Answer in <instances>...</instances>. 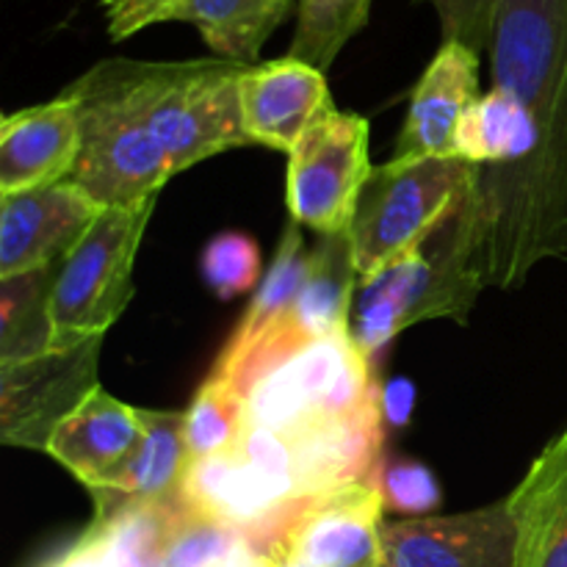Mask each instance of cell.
I'll return each mask as SVG.
<instances>
[{
  "mask_svg": "<svg viewBox=\"0 0 567 567\" xmlns=\"http://www.w3.org/2000/svg\"><path fill=\"white\" fill-rule=\"evenodd\" d=\"M493 86L513 94L540 150L513 181L476 183L487 286H524L543 260H567V0H502L491 39Z\"/></svg>",
  "mask_w": 567,
  "mask_h": 567,
  "instance_id": "cell-1",
  "label": "cell"
},
{
  "mask_svg": "<svg viewBox=\"0 0 567 567\" xmlns=\"http://www.w3.org/2000/svg\"><path fill=\"white\" fill-rule=\"evenodd\" d=\"M487 288L482 233L471 197L421 247L358 282L349 316L354 347L374 360L408 327L426 319H468Z\"/></svg>",
  "mask_w": 567,
  "mask_h": 567,
  "instance_id": "cell-2",
  "label": "cell"
},
{
  "mask_svg": "<svg viewBox=\"0 0 567 567\" xmlns=\"http://www.w3.org/2000/svg\"><path fill=\"white\" fill-rule=\"evenodd\" d=\"M75 103L81 153L70 181L103 208L158 197L172 175L127 78V61H100L64 89Z\"/></svg>",
  "mask_w": 567,
  "mask_h": 567,
  "instance_id": "cell-3",
  "label": "cell"
},
{
  "mask_svg": "<svg viewBox=\"0 0 567 567\" xmlns=\"http://www.w3.org/2000/svg\"><path fill=\"white\" fill-rule=\"evenodd\" d=\"M247 66L225 59L127 61L131 89L169 158L172 175L252 144L241 114Z\"/></svg>",
  "mask_w": 567,
  "mask_h": 567,
  "instance_id": "cell-4",
  "label": "cell"
},
{
  "mask_svg": "<svg viewBox=\"0 0 567 567\" xmlns=\"http://www.w3.org/2000/svg\"><path fill=\"white\" fill-rule=\"evenodd\" d=\"M480 166L463 158H396L377 166L360 194L349 244L360 280L421 247L474 194Z\"/></svg>",
  "mask_w": 567,
  "mask_h": 567,
  "instance_id": "cell-5",
  "label": "cell"
},
{
  "mask_svg": "<svg viewBox=\"0 0 567 567\" xmlns=\"http://www.w3.org/2000/svg\"><path fill=\"white\" fill-rule=\"evenodd\" d=\"M382 404L374 360L354 347L352 336L321 338L297 349L266 371L247 391V426L275 435H297L341 424Z\"/></svg>",
  "mask_w": 567,
  "mask_h": 567,
  "instance_id": "cell-6",
  "label": "cell"
},
{
  "mask_svg": "<svg viewBox=\"0 0 567 567\" xmlns=\"http://www.w3.org/2000/svg\"><path fill=\"white\" fill-rule=\"evenodd\" d=\"M158 197L116 205L97 216L59 264L50 288L53 349L103 338L133 299V266Z\"/></svg>",
  "mask_w": 567,
  "mask_h": 567,
  "instance_id": "cell-7",
  "label": "cell"
},
{
  "mask_svg": "<svg viewBox=\"0 0 567 567\" xmlns=\"http://www.w3.org/2000/svg\"><path fill=\"white\" fill-rule=\"evenodd\" d=\"M369 122L327 105L288 155L286 208L316 236L349 233L369 183Z\"/></svg>",
  "mask_w": 567,
  "mask_h": 567,
  "instance_id": "cell-8",
  "label": "cell"
},
{
  "mask_svg": "<svg viewBox=\"0 0 567 567\" xmlns=\"http://www.w3.org/2000/svg\"><path fill=\"white\" fill-rule=\"evenodd\" d=\"M103 338L0 363V441L44 452L55 426L100 385Z\"/></svg>",
  "mask_w": 567,
  "mask_h": 567,
  "instance_id": "cell-9",
  "label": "cell"
},
{
  "mask_svg": "<svg viewBox=\"0 0 567 567\" xmlns=\"http://www.w3.org/2000/svg\"><path fill=\"white\" fill-rule=\"evenodd\" d=\"M380 567H518V526L507 502L457 515L385 520Z\"/></svg>",
  "mask_w": 567,
  "mask_h": 567,
  "instance_id": "cell-10",
  "label": "cell"
},
{
  "mask_svg": "<svg viewBox=\"0 0 567 567\" xmlns=\"http://www.w3.org/2000/svg\"><path fill=\"white\" fill-rule=\"evenodd\" d=\"M103 210L72 181L0 194V280L59 266Z\"/></svg>",
  "mask_w": 567,
  "mask_h": 567,
  "instance_id": "cell-11",
  "label": "cell"
},
{
  "mask_svg": "<svg viewBox=\"0 0 567 567\" xmlns=\"http://www.w3.org/2000/svg\"><path fill=\"white\" fill-rule=\"evenodd\" d=\"M385 502L374 480L305 498L280 548L310 567H380Z\"/></svg>",
  "mask_w": 567,
  "mask_h": 567,
  "instance_id": "cell-12",
  "label": "cell"
},
{
  "mask_svg": "<svg viewBox=\"0 0 567 567\" xmlns=\"http://www.w3.org/2000/svg\"><path fill=\"white\" fill-rule=\"evenodd\" d=\"M332 103L327 75L293 55L249 64L241 75V114L252 144L291 155L310 122Z\"/></svg>",
  "mask_w": 567,
  "mask_h": 567,
  "instance_id": "cell-13",
  "label": "cell"
},
{
  "mask_svg": "<svg viewBox=\"0 0 567 567\" xmlns=\"http://www.w3.org/2000/svg\"><path fill=\"white\" fill-rule=\"evenodd\" d=\"M480 97V53L460 42H443L410 94L396 158H457V131Z\"/></svg>",
  "mask_w": 567,
  "mask_h": 567,
  "instance_id": "cell-14",
  "label": "cell"
},
{
  "mask_svg": "<svg viewBox=\"0 0 567 567\" xmlns=\"http://www.w3.org/2000/svg\"><path fill=\"white\" fill-rule=\"evenodd\" d=\"M78 153L81 125L64 92L50 103L11 111L0 122V194L70 181Z\"/></svg>",
  "mask_w": 567,
  "mask_h": 567,
  "instance_id": "cell-15",
  "label": "cell"
},
{
  "mask_svg": "<svg viewBox=\"0 0 567 567\" xmlns=\"http://www.w3.org/2000/svg\"><path fill=\"white\" fill-rule=\"evenodd\" d=\"M142 408L94 388L50 435L44 454L70 471L86 491H103L142 443Z\"/></svg>",
  "mask_w": 567,
  "mask_h": 567,
  "instance_id": "cell-16",
  "label": "cell"
},
{
  "mask_svg": "<svg viewBox=\"0 0 567 567\" xmlns=\"http://www.w3.org/2000/svg\"><path fill=\"white\" fill-rule=\"evenodd\" d=\"M302 230V225L288 221L280 247H277L269 271H266V280L260 282L258 293L249 302L241 324L236 327V332L221 347L208 377H216V380L233 385L244 365L282 330L288 313L297 305L305 280H308L310 258H313V247L305 244Z\"/></svg>",
  "mask_w": 567,
  "mask_h": 567,
  "instance_id": "cell-17",
  "label": "cell"
},
{
  "mask_svg": "<svg viewBox=\"0 0 567 567\" xmlns=\"http://www.w3.org/2000/svg\"><path fill=\"white\" fill-rule=\"evenodd\" d=\"M518 526V567H567V426L507 498Z\"/></svg>",
  "mask_w": 567,
  "mask_h": 567,
  "instance_id": "cell-18",
  "label": "cell"
},
{
  "mask_svg": "<svg viewBox=\"0 0 567 567\" xmlns=\"http://www.w3.org/2000/svg\"><path fill=\"white\" fill-rule=\"evenodd\" d=\"M540 150V133L524 105L493 86L465 114L457 131V158L480 166V186L496 188L529 166Z\"/></svg>",
  "mask_w": 567,
  "mask_h": 567,
  "instance_id": "cell-19",
  "label": "cell"
},
{
  "mask_svg": "<svg viewBox=\"0 0 567 567\" xmlns=\"http://www.w3.org/2000/svg\"><path fill=\"white\" fill-rule=\"evenodd\" d=\"M299 0H181L166 22H188L216 59L252 64Z\"/></svg>",
  "mask_w": 567,
  "mask_h": 567,
  "instance_id": "cell-20",
  "label": "cell"
},
{
  "mask_svg": "<svg viewBox=\"0 0 567 567\" xmlns=\"http://www.w3.org/2000/svg\"><path fill=\"white\" fill-rule=\"evenodd\" d=\"M142 443L103 491L133 498L177 496L194 463L186 437V413L142 410Z\"/></svg>",
  "mask_w": 567,
  "mask_h": 567,
  "instance_id": "cell-21",
  "label": "cell"
},
{
  "mask_svg": "<svg viewBox=\"0 0 567 567\" xmlns=\"http://www.w3.org/2000/svg\"><path fill=\"white\" fill-rule=\"evenodd\" d=\"M59 266L0 280V363L37 358L53 349L50 288Z\"/></svg>",
  "mask_w": 567,
  "mask_h": 567,
  "instance_id": "cell-22",
  "label": "cell"
},
{
  "mask_svg": "<svg viewBox=\"0 0 567 567\" xmlns=\"http://www.w3.org/2000/svg\"><path fill=\"white\" fill-rule=\"evenodd\" d=\"M374 0H299L288 55L330 70L341 50L365 28Z\"/></svg>",
  "mask_w": 567,
  "mask_h": 567,
  "instance_id": "cell-23",
  "label": "cell"
},
{
  "mask_svg": "<svg viewBox=\"0 0 567 567\" xmlns=\"http://www.w3.org/2000/svg\"><path fill=\"white\" fill-rule=\"evenodd\" d=\"M247 430V396L208 377L186 410V437L194 463L238 449Z\"/></svg>",
  "mask_w": 567,
  "mask_h": 567,
  "instance_id": "cell-24",
  "label": "cell"
},
{
  "mask_svg": "<svg viewBox=\"0 0 567 567\" xmlns=\"http://www.w3.org/2000/svg\"><path fill=\"white\" fill-rule=\"evenodd\" d=\"M203 280L219 299H236L258 286L264 260L252 236L227 230L219 233L203 249Z\"/></svg>",
  "mask_w": 567,
  "mask_h": 567,
  "instance_id": "cell-25",
  "label": "cell"
},
{
  "mask_svg": "<svg viewBox=\"0 0 567 567\" xmlns=\"http://www.w3.org/2000/svg\"><path fill=\"white\" fill-rule=\"evenodd\" d=\"M377 487L385 502V513H402L410 518H426L441 504V487L426 465L413 460L380 463L374 474Z\"/></svg>",
  "mask_w": 567,
  "mask_h": 567,
  "instance_id": "cell-26",
  "label": "cell"
},
{
  "mask_svg": "<svg viewBox=\"0 0 567 567\" xmlns=\"http://www.w3.org/2000/svg\"><path fill=\"white\" fill-rule=\"evenodd\" d=\"M424 3L435 9L443 42H460L480 55L491 50L502 0H424Z\"/></svg>",
  "mask_w": 567,
  "mask_h": 567,
  "instance_id": "cell-27",
  "label": "cell"
},
{
  "mask_svg": "<svg viewBox=\"0 0 567 567\" xmlns=\"http://www.w3.org/2000/svg\"><path fill=\"white\" fill-rule=\"evenodd\" d=\"M177 3L181 0H103L109 37L122 42V39L136 37L144 28L166 22Z\"/></svg>",
  "mask_w": 567,
  "mask_h": 567,
  "instance_id": "cell-28",
  "label": "cell"
},
{
  "mask_svg": "<svg viewBox=\"0 0 567 567\" xmlns=\"http://www.w3.org/2000/svg\"><path fill=\"white\" fill-rule=\"evenodd\" d=\"M48 567H105L103 565V551H100V540L94 535V529L89 526L64 554L53 559Z\"/></svg>",
  "mask_w": 567,
  "mask_h": 567,
  "instance_id": "cell-29",
  "label": "cell"
},
{
  "mask_svg": "<svg viewBox=\"0 0 567 567\" xmlns=\"http://www.w3.org/2000/svg\"><path fill=\"white\" fill-rule=\"evenodd\" d=\"M413 388H410V382L399 380L393 382V385L382 388V413L388 415L391 421H396V424H404L410 415V408H413Z\"/></svg>",
  "mask_w": 567,
  "mask_h": 567,
  "instance_id": "cell-30",
  "label": "cell"
},
{
  "mask_svg": "<svg viewBox=\"0 0 567 567\" xmlns=\"http://www.w3.org/2000/svg\"><path fill=\"white\" fill-rule=\"evenodd\" d=\"M271 557H275V567H310L308 563H302V559L293 557V554H288L286 548H280V546L275 548V554H271Z\"/></svg>",
  "mask_w": 567,
  "mask_h": 567,
  "instance_id": "cell-31",
  "label": "cell"
}]
</instances>
